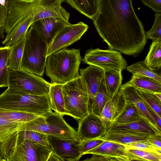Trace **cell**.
Instances as JSON below:
<instances>
[{"label": "cell", "mask_w": 161, "mask_h": 161, "mask_svg": "<svg viewBox=\"0 0 161 161\" xmlns=\"http://www.w3.org/2000/svg\"><path fill=\"white\" fill-rule=\"evenodd\" d=\"M154 95L158 99V100L161 102V93L160 92H153Z\"/></svg>", "instance_id": "obj_44"}, {"label": "cell", "mask_w": 161, "mask_h": 161, "mask_svg": "<svg viewBox=\"0 0 161 161\" xmlns=\"http://www.w3.org/2000/svg\"><path fill=\"white\" fill-rule=\"evenodd\" d=\"M21 140H28L42 145L50 146L47 136L42 133L31 130H21L18 132Z\"/></svg>", "instance_id": "obj_34"}, {"label": "cell", "mask_w": 161, "mask_h": 161, "mask_svg": "<svg viewBox=\"0 0 161 161\" xmlns=\"http://www.w3.org/2000/svg\"><path fill=\"white\" fill-rule=\"evenodd\" d=\"M20 0L24 1V2H33L35 0Z\"/></svg>", "instance_id": "obj_46"}, {"label": "cell", "mask_w": 161, "mask_h": 161, "mask_svg": "<svg viewBox=\"0 0 161 161\" xmlns=\"http://www.w3.org/2000/svg\"><path fill=\"white\" fill-rule=\"evenodd\" d=\"M128 82L136 89L152 92L161 93V83L150 77L133 75L131 79Z\"/></svg>", "instance_id": "obj_26"}, {"label": "cell", "mask_w": 161, "mask_h": 161, "mask_svg": "<svg viewBox=\"0 0 161 161\" xmlns=\"http://www.w3.org/2000/svg\"><path fill=\"white\" fill-rule=\"evenodd\" d=\"M24 123L0 118V142L7 141L15 134L22 130Z\"/></svg>", "instance_id": "obj_28"}, {"label": "cell", "mask_w": 161, "mask_h": 161, "mask_svg": "<svg viewBox=\"0 0 161 161\" xmlns=\"http://www.w3.org/2000/svg\"><path fill=\"white\" fill-rule=\"evenodd\" d=\"M22 130L35 131L64 138H75L77 136L76 131L67 123L63 115L52 111L25 123Z\"/></svg>", "instance_id": "obj_5"}, {"label": "cell", "mask_w": 161, "mask_h": 161, "mask_svg": "<svg viewBox=\"0 0 161 161\" xmlns=\"http://www.w3.org/2000/svg\"><path fill=\"white\" fill-rule=\"evenodd\" d=\"M25 36L18 40L12 45V49L7 62L8 67L15 69L21 68Z\"/></svg>", "instance_id": "obj_27"}, {"label": "cell", "mask_w": 161, "mask_h": 161, "mask_svg": "<svg viewBox=\"0 0 161 161\" xmlns=\"http://www.w3.org/2000/svg\"><path fill=\"white\" fill-rule=\"evenodd\" d=\"M8 2L7 0H0V3L3 5H5Z\"/></svg>", "instance_id": "obj_45"}, {"label": "cell", "mask_w": 161, "mask_h": 161, "mask_svg": "<svg viewBox=\"0 0 161 161\" xmlns=\"http://www.w3.org/2000/svg\"><path fill=\"white\" fill-rule=\"evenodd\" d=\"M146 104L148 111L155 122L157 129L160 131L161 132V117L160 116L147 104L146 103Z\"/></svg>", "instance_id": "obj_42"}, {"label": "cell", "mask_w": 161, "mask_h": 161, "mask_svg": "<svg viewBox=\"0 0 161 161\" xmlns=\"http://www.w3.org/2000/svg\"><path fill=\"white\" fill-rule=\"evenodd\" d=\"M149 137L120 131L108 130L100 138L104 140L126 145L147 139Z\"/></svg>", "instance_id": "obj_21"}, {"label": "cell", "mask_w": 161, "mask_h": 161, "mask_svg": "<svg viewBox=\"0 0 161 161\" xmlns=\"http://www.w3.org/2000/svg\"><path fill=\"white\" fill-rule=\"evenodd\" d=\"M48 45L32 27L27 31L21 63L26 71L42 76L45 69Z\"/></svg>", "instance_id": "obj_4"}, {"label": "cell", "mask_w": 161, "mask_h": 161, "mask_svg": "<svg viewBox=\"0 0 161 161\" xmlns=\"http://www.w3.org/2000/svg\"><path fill=\"white\" fill-rule=\"evenodd\" d=\"M124 145L126 147L127 149L141 150L161 154V149L155 147L147 139Z\"/></svg>", "instance_id": "obj_36"}, {"label": "cell", "mask_w": 161, "mask_h": 161, "mask_svg": "<svg viewBox=\"0 0 161 161\" xmlns=\"http://www.w3.org/2000/svg\"><path fill=\"white\" fill-rule=\"evenodd\" d=\"M143 117L134 104L125 101L122 111L115 119L113 123L118 124L129 123L138 121Z\"/></svg>", "instance_id": "obj_25"}, {"label": "cell", "mask_w": 161, "mask_h": 161, "mask_svg": "<svg viewBox=\"0 0 161 161\" xmlns=\"http://www.w3.org/2000/svg\"><path fill=\"white\" fill-rule=\"evenodd\" d=\"M17 144L8 161H48L53 153L50 146L21 140L17 134Z\"/></svg>", "instance_id": "obj_9"}, {"label": "cell", "mask_w": 161, "mask_h": 161, "mask_svg": "<svg viewBox=\"0 0 161 161\" xmlns=\"http://www.w3.org/2000/svg\"><path fill=\"white\" fill-rule=\"evenodd\" d=\"M39 116L30 113L0 109V118L13 121L26 123Z\"/></svg>", "instance_id": "obj_33"}, {"label": "cell", "mask_w": 161, "mask_h": 161, "mask_svg": "<svg viewBox=\"0 0 161 161\" xmlns=\"http://www.w3.org/2000/svg\"><path fill=\"white\" fill-rule=\"evenodd\" d=\"M66 114L79 120L89 112V97L86 86L80 77L63 84Z\"/></svg>", "instance_id": "obj_6"}, {"label": "cell", "mask_w": 161, "mask_h": 161, "mask_svg": "<svg viewBox=\"0 0 161 161\" xmlns=\"http://www.w3.org/2000/svg\"><path fill=\"white\" fill-rule=\"evenodd\" d=\"M88 25L80 21L67 25L57 34L48 46L47 57L62 49L66 48L80 39L87 31Z\"/></svg>", "instance_id": "obj_10"}, {"label": "cell", "mask_w": 161, "mask_h": 161, "mask_svg": "<svg viewBox=\"0 0 161 161\" xmlns=\"http://www.w3.org/2000/svg\"><path fill=\"white\" fill-rule=\"evenodd\" d=\"M147 140L155 147L161 149V134L149 136Z\"/></svg>", "instance_id": "obj_43"}, {"label": "cell", "mask_w": 161, "mask_h": 161, "mask_svg": "<svg viewBox=\"0 0 161 161\" xmlns=\"http://www.w3.org/2000/svg\"><path fill=\"white\" fill-rule=\"evenodd\" d=\"M8 11V2L4 6L0 3V39L3 38L4 36V32Z\"/></svg>", "instance_id": "obj_40"}, {"label": "cell", "mask_w": 161, "mask_h": 161, "mask_svg": "<svg viewBox=\"0 0 161 161\" xmlns=\"http://www.w3.org/2000/svg\"><path fill=\"white\" fill-rule=\"evenodd\" d=\"M1 142H0V161H2L1 154Z\"/></svg>", "instance_id": "obj_47"}, {"label": "cell", "mask_w": 161, "mask_h": 161, "mask_svg": "<svg viewBox=\"0 0 161 161\" xmlns=\"http://www.w3.org/2000/svg\"><path fill=\"white\" fill-rule=\"evenodd\" d=\"M125 103L124 96L119 90L106 103L99 117L106 129L107 132L122 111Z\"/></svg>", "instance_id": "obj_18"}, {"label": "cell", "mask_w": 161, "mask_h": 161, "mask_svg": "<svg viewBox=\"0 0 161 161\" xmlns=\"http://www.w3.org/2000/svg\"><path fill=\"white\" fill-rule=\"evenodd\" d=\"M0 109L30 113L39 116L52 111L49 94H22L8 88L0 95Z\"/></svg>", "instance_id": "obj_3"}, {"label": "cell", "mask_w": 161, "mask_h": 161, "mask_svg": "<svg viewBox=\"0 0 161 161\" xmlns=\"http://www.w3.org/2000/svg\"><path fill=\"white\" fill-rule=\"evenodd\" d=\"M104 84L108 95L112 99L118 93L121 86L122 71L107 70L104 71Z\"/></svg>", "instance_id": "obj_22"}, {"label": "cell", "mask_w": 161, "mask_h": 161, "mask_svg": "<svg viewBox=\"0 0 161 161\" xmlns=\"http://www.w3.org/2000/svg\"><path fill=\"white\" fill-rule=\"evenodd\" d=\"M83 60V63L103 71L121 70L122 71L127 66L126 61L120 53L112 49L97 48L88 50Z\"/></svg>", "instance_id": "obj_8"}, {"label": "cell", "mask_w": 161, "mask_h": 161, "mask_svg": "<svg viewBox=\"0 0 161 161\" xmlns=\"http://www.w3.org/2000/svg\"><path fill=\"white\" fill-rule=\"evenodd\" d=\"M137 89L146 103L161 117V102L158 100L153 93L142 89Z\"/></svg>", "instance_id": "obj_35"}, {"label": "cell", "mask_w": 161, "mask_h": 161, "mask_svg": "<svg viewBox=\"0 0 161 161\" xmlns=\"http://www.w3.org/2000/svg\"><path fill=\"white\" fill-rule=\"evenodd\" d=\"M119 90L125 101L134 104L142 116L157 129L155 122L148 111L146 103L139 93L137 89L127 82L121 86Z\"/></svg>", "instance_id": "obj_19"}, {"label": "cell", "mask_w": 161, "mask_h": 161, "mask_svg": "<svg viewBox=\"0 0 161 161\" xmlns=\"http://www.w3.org/2000/svg\"><path fill=\"white\" fill-rule=\"evenodd\" d=\"M63 84H51L49 95L52 109L62 115H66L62 87Z\"/></svg>", "instance_id": "obj_24"}, {"label": "cell", "mask_w": 161, "mask_h": 161, "mask_svg": "<svg viewBox=\"0 0 161 161\" xmlns=\"http://www.w3.org/2000/svg\"><path fill=\"white\" fill-rule=\"evenodd\" d=\"M81 14L92 20L97 14L99 0H65Z\"/></svg>", "instance_id": "obj_23"}, {"label": "cell", "mask_w": 161, "mask_h": 161, "mask_svg": "<svg viewBox=\"0 0 161 161\" xmlns=\"http://www.w3.org/2000/svg\"><path fill=\"white\" fill-rule=\"evenodd\" d=\"M88 154L98 155L100 161L135 160L134 155L127 150L125 145L104 140L85 154Z\"/></svg>", "instance_id": "obj_12"}, {"label": "cell", "mask_w": 161, "mask_h": 161, "mask_svg": "<svg viewBox=\"0 0 161 161\" xmlns=\"http://www.w3.org/2000/svg\"><path fill=\"white\" fill-rule=\"evenodd\" d=\"M126 70L132 73L133 75L150 77L161 83V74L156 71L151 69L146 64L144 60L138 62L127 67Z\"/></svg>", "instance_id": "obj_30"}, {"label": "cell", "mask_w": 161, "mask_h": 161, "mask_svg": "<svg viewBox=\"0 0 161 161\" xmlns=\"http://www.w3.org/2000/svg\"><path fill=\"white\" fill-rule=\"evenodd\" d=\"M108 130L120 131L147 136L161 134V132L144 117L138 121L129 123H113Z\"/></svg>", "instance_id": "obj_17"}, {"label": "cell", "mask_w": 161, "mask_h": 161, "mask_svg": "<svg viewBox=\"0 0 161 161\" xmlns=\"http://www.w3.org/2000/svg\"><path fill=\"white\" fill-rule=\"evenodd\" d=\"M110 100L105 87L104 76L92 103L91 111L99 116L107 103Z\"/></svg>", "instance_id": "obj_32"}, {"label": "cell", "mask_w": 161, "mask_h": 161, "mask_svg": "<svg viewBox=\"0 0 161 161\" xmlns=\"http://www.w3.org/2000/svg\"><path fill=\"white\" fill-rule=\"evenodd\" d=\"M153 26L149 31L145 32L147 39L153 41L161 40V13H156Z\"/></svg>", "instance_id": "obj_37"}, {"label": "cell", "mask_w": 161, "mask_h": 161, "mask_svg": "<svg viewBox=\"0 0 161 161\" xmlns=\"http://www.w3.org/2000/svg\"><path fill=\"white\" fill-rule=\"evenodd\" d=\"M8 88L22 94L42 95L49 94L51 83L37 75L22 69L8 67Z\"/></svg>", "instance_id": "obj_7"}, {"label": "cell", "mask_w": 161, "mask_h": 161, "mask_svg": "<svg viewBox=\"0 0 161 161\" xmlns=\"http://www.w3.org/2000/svg\"><path fill=\"white\" fill-rule=\"evenodd\" d=\"M92 20L110 49L129 55L143 50L147 39L132 0H99L97 13Z\"/></svg>", "instance_id": "obj_1"}, {"label": "cell", "mask_w": 161, "mask_h": 161, "mask_svg": "<svg viewBox=\"0 0 161 161\" xmlns=\"http://www.w3.org/2000/svg\"><path fill=\"white\" fill-rule=\"evenodd\" d=\"M65 0H35L33 22L47 18H56L69 21L70 14L62 6ZM32 22V23H33Z\"/></svg>", "instance_id": "obj_13"}, {"label": "cell", "mask_w": 161, "mask_h": 161, "mask_svg": "<svg viewBox=\"0 0 161 161\" xmlns=\"http://www.w3.org/2000/svg\"><path fill=\"white\" fill-rule=\"evenodd\" d=\"M127 150L135 155L136 160L148 161H161V154L136 149Z\"/></svg>", "instance_id": "obj_38"}, {"label": "cell", "mask_w": 161, "mask_h": 161, "mask_svg": "<svg viewBox=\"0 0 161 161\" xmlns=\"http://www.w3.org/2000/svg\"><path fill=\"white\" fill-rule=\"evenodd\" d=\"M76 139L80 141L100 138L107 132V130L99 116L92 111L79 120Z\"/></svg>", "instance_id": "obj_14"}, {"label": "cell", "mask_w": 161, "mask_h": 161, "mask_svg": "<svg viewBox=\"0 0 161 161\" xmlns=\"http://www.w3.org/2000/svg\"><path fill=\"white\" fill-rule=\"evenodd\" d=\"M104 72L103 69L91 65L80 69V77L88 92L89 112L91 111L92 103L103 78Z\"/></svg>", "instance_id": "obj_16"}, {"label": "cell", "mask_w": 161, "mask_h": 161, "mask_svg": "<svg viewBox=\"0 0 161 161\" xmlns=\"http://www.w3.org/2000/svg\"><path fill=\"white\" fill-rule=\"evenodd\" d=\"M70 24L68 21L62 19L47 18L33 22L31 26L38 32L48 46L59 31Z\"/></svg>", "instance_id": "obj_15"}, {"label": "cell", "mask_w": 161, "mask_h": 161, "mask_svg": "<svg viewBox=\"0 0 161 161\" xmlns=\"http://www.w3.org/2000/svg\"><path fill=\"white\" fill-rule=\"evenodd\" d=\"M82 60L79 49L64 48L47 57L46 74L51 84H64L80 77Z\"/></svg>", "instance_id": "obj_2"}, {"label": "cell", "mask_w": 161, "mask_h": 161, "mask_svg": "<svg viewBox=\"0 0 161 161\" xmlns=\"http://www.w3.org/2000/svg\"><path fill=\"white\" fill-rule=\"evenodd\" d=\"M47 136L53 152L62 161H79L83 156L80 149V141L76 138L67 139Z\"/></svg>", "instance_id": "obj_11"}, {"label": "cell", "mask_w": 161, "mask_h": 161, "mask_svg": "<svg viewBox=\"0 0 161 161\" xmlns=\"http://www.w3.org/2000/svg\"><path fill=\"white\" fill-rule=\"evenodd\" d=\"M33 14L28 16L17 24L8 33L2 42L5 46L12 45L21 38L25 37L32 23Z\"/></svg>", "instance_id": "obj_20"}, {"label": "cell", "mask_w": 161, "mask_h": 161, "mask_svg": "<svg viewBox=\"0 0 161 161\" xmlns=\"http://www.w3.org/2000/svg\"><path fill=\"white\" fill-rule=\"evenodd\" d=\"M12 47V45L0 47V88L8 86L9 72L7 62Z\"/></svg>", "instance_id": "obj_31"}, {"label": "cell", "mask_w": 161, "mask_h": 161, "mask_svg": "<svg viewBox=\"0 0 161 161\" xmlns=\"http://www.w3.org/2000/svg\"><path fill=\"white\" fill-rule=\"evenodd\" d=\"M104 140L101 138L88 139L80 141V147L82 155L87 152L101 144Z\"/></svg>", "instance_id": "obj_39"}, {"label": "cell", "mask_w": 161, "mask_h": 161, "mask_svg": "<svg viewBox=\"0 0 161 161\" xmlns=\"http://www.w3.org/2000/svg\"><path fill=\"white\" fill-rule=\"evenodd\" d=\"M152 70L156 71L161 66V40L153 41L149 52L144 60Z\"/></svg>", "instance_id": "obj_29"}, {"label": "cell", "mask_w": 161, "mask_h": 161, "mask_svg": "<svg viewBox=\"0 0 161 161\" xmlns=\"http://www.w3.org/2000/svg\"><path fill=\"white\" fill-rule=\"evenodd\" d=\"M156 13H161V0H141Z\"/></svg>", "instance_id": "obj_41"}]
</instances>
